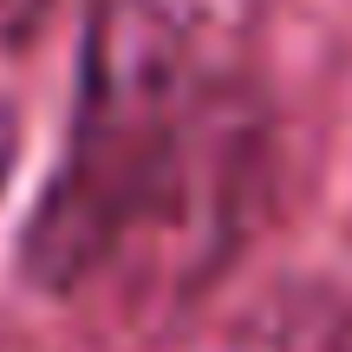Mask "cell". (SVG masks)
Here are the masks:
<instances>
[{"instance_id": "cell-4", "label": "cell", "mask_w": 352, "mask_h": 352, "mask_svg": "<svg viewBox=\"0 0 352 352\" xmlns=\"http://www.w3.org/2000/svg\"><path fill=\"white\" fill-rule=\"evenodd\" d=\"M13 157H20V124H13L7 98H0V189H7V176H13Z\"/></svg>"}, {"instance_id": "cell-1", "label": "cell", "mask_w": 352, "mask_h": 352, "mask_svg": "<svg viewBox=\"0 0 352 352\" xmlns=\"http://www.w3.org/2000/svg\"><path fill=\"white\" fill-rule=\"evenodd\" d=\"M215 33L196 0H98L78 46L65 157L46 176L20 267L46 294L104 280L131 215L170 170L196 111L222 85Z\"/></svg>"}, {"instance_id": "cell-3", "label": "cell", "mask_w": 352, "mask_h": 352, "mask_svg": "<svg viewBox=\"0 0 352 352\" xmlns=\"http://www.w3.org/2000/svg\"><path fill=\"white\" fill-rule=\"evenodd\" d=\"M228 352H346V320L300 287V294H287V300L261 307V314L228 340Z\"/></svg>"}, {"instance_id": "cell-2", "label": "cell", "mask_w": 352, "mask_h": 352, "mask_svg": "<svg viewBox=\"0 0 352 352\" xmlns=\"http://www.w3.org/2000/svg\"><path fill=\"white\" fill-rule=\"evenodd\" d=\"M261 144L254 98L222 78L104 267L131 307H183L209 274L228 267L261 202Z\"/></svg>"}]
</instances>
